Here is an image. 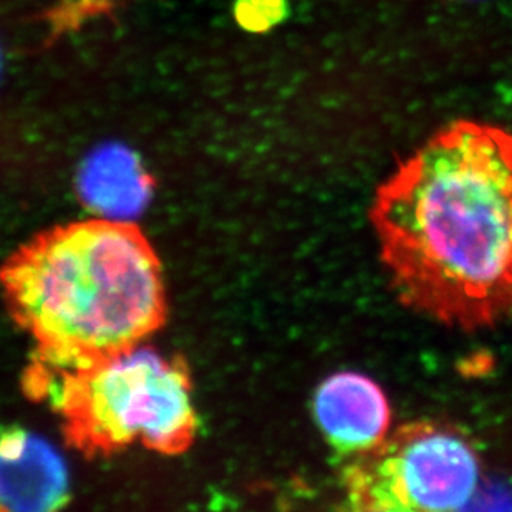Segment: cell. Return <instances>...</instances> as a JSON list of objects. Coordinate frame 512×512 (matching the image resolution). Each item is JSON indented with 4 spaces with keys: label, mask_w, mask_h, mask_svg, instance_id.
Here are the masks:
<instances>
[{
    "label": "cell",
    "mask_w": 512,
    "mask_h": 512,
    "mask_svg": "<svg viewBox=\"0 0 512 512\" xmlns=\"http://www.w3.org/2000/svg\"><path fill=\"white\" fill-rule=\"evenodd\" d=\"M398 300L451 329L512 314V133L458 120L380 184L370 208Z\"/></svg>",
    "instance_id": "1"
},
{
    "label": "cell",
    "mask_w": 512,
    "mask_h": 512,
    "mask_svg": "<svg viewBox=\"0 0 512 512\" xmlns=\"http://www.w3.org/2000/svg\"><path fill=\"white\" fill-rule=\"evenodd\" d=\"M15 324L35 360L65 367L140 345L165 324L163 269L145 234L97 218L40 232L0 269Z\"/></svg>",
    "instance_id": "2"
},
{
    "label": "cell",
    "mask_w": 512,
    "mask_h": 512,
    "mask_svg": "<svg viewBox=\"0 0 512 512\" xmlns=\"http://www.w3.org/2000/svg\"><path fill=\"white\" fill-rule=\"evenodd\" d=\"M24 383L29 397L54 406L65 438L83 455H113L133 445L181 455L196 438L188 367L153 348L136 345L65 367L35 360Z\"/></svg>",
    "instance_id": "3"
},
{
    "label": "cell",
    "mask_w": 512,
    "mask_h": 512,
    "mask_svg": "<svg viewBox=\"0 0 512 512\" xmlns=\"http://www.w3.org/2000/svg\"><path fill=\"white\" fill-rule=\"evenodd\" d=\"M481 459L458 426L401 425L372 450L345 459L343 498L357 511H455L478 491Z\"/></svg>",
    "instance_id": "4"
},
{
    "label": "cell",
    "mask_w": 512,
    "mask_h": 512,
    "mask_svg": "<svg viewBox=\"0 0 512 512\" xmlns=\"http://www.w3.org/2000/svg\"><path fill=\"white\" fill-rule=\"evenodd\" d=\"M314 415L325 440L343 459L375 448L388 435L392 421L380 385L355 372L335 373L320 383Z\"/></svg>",
    "instance_id": "5"
},
{
    "label": "cell",
    "mask_w": 512,
    "mask_h": 512,
    "mask_svg": "<svg viewBox=\"0 0 512 512\" xmlns=\"http://www.w3.org/2000/svg\"><path fill=\"white\" fill-rule=\"evenodd\" d=\"M70 499L62 456L44 438L10 428L0 433V511H57Z\"/></svg>",
    "instance_id": "6"
},
{
    "label": "cell",
    "mask_w": 512,
    "mask_h": 512,
    "mask_svg": "<svg viewBox=\"0 0 512 512\" xmlns=\"http://www.w3.org/2000/svg\"><path fill=\"white\" fill-rule=\"evenodd\" d=\"M153 191L140 158L121 145L93 151L78 173V196L90 211L112 221H130L143 211Z\"/></svg>",
    "instance_id": "7"
},
{
    "label": "cell",
    "mask_w": 512,
    "mask_h": 512,
    "mask_svg": "<svg viewBox=\"0 0 512 512\" xmlns=\"http://www.w3.org/2000/svg\"><path fill=\"white\" fill-rule=\"evenodd\" d=\"M285 0H237L234 7L236 20L251 32H264L284 19Z\"/></svg>",
    "instance_id": "8"
}]
</instances>
